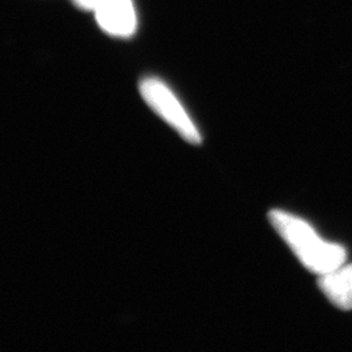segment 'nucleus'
Instances as JSON below:
<instances>
[{
  "mask_svg": "<svg viewBox=\"0 0 352 352\" xmlns=\"http://www.w3.org/2000/svg\"><path fill=\"white\" fill-rule=\"evenodd\" d=\"M269 221L309 272L322 276L346 264V248L322 239L314 227L300 218L283 210H273L269 213Z\"/></svg>",
  "mask_w": 352,
  "mask_h": 352,
  "instance_id": "1",
  "label": "nucleus"
},
{
  "mask_svg": "<svg viewBox=\"0 0 352 352\" xmlns=\"http://www.w3.org/2000/svg\"><path fill=\"white\" fill-rule=\"evenodd\" d=\"M140 93L151 110L173 126L183 139L195 145L201 142L200 132L188 113L177 101L174 93L161 80L154 77L144 78L140 82Z\"/></svg>",
  "mask_w": 352,
  "mask_h": 352,
  "instance_id": "2",
  "label": "nucleus"
},
{
  "mask_svg": "<svg viewBox=\"0 0 352 352\" xmlns=\"http://www.w3.org/2000/svg\"><path fill=\"white\" fill-rule=\"evenodd\" d=\"M96 19L102 29L115 37H131L136 29V12L132 0H101Z\"/></svg>",
  "mask_w": 352,
  "mask_h": 352,
  "instance_id": "3",
  "label": "nucleus"
},
{
  "mask_svg": "<svg viewBox=\"0 0 352 352\" xmlns=\"http://www.w3.org/2000/svg\"><path fill=\"white\" fill-rule=\"evenodd\" d=\"M318 287L336 307L343 311L352 309V264L340 267L320 276Z\"/></svg>",
  "mask_w": 352,
  "mask_h": 352,
  "instance_id": "4",
  "label": "nucleus"
},
{
  "mask_svg": "<svg viewBox=\"0 0 352 352\" xmlns=\"http://www.w3.org/2000/svg\"><path fill=\"white\" fill-rule=\"evenodd\" d=\"M76 6L81 10H87V11H94L96 7L101 3V0H72Z\"/></svg>",
  "mask_w": 352,
  "mask_h": 352,
  "instance_id": "5",
  "label": "nucleus"
}]
</instances>
